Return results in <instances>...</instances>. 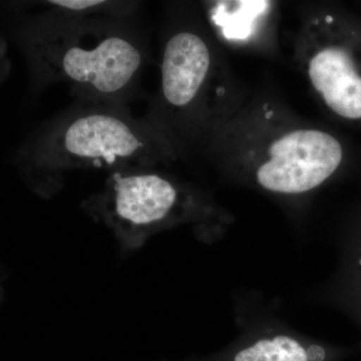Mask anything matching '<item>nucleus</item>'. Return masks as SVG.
<instances>
[{
  "label": "nucleus",
  "instance_id": "nucleus-9",
  "mask_svg": "<svg viewBox=\"0 0 361 361\" xmlns=\"http://www.w3.org/2000/svg\"><path fill=\"white\" fill-rule=\"evenodd\" d=\"M54 13L75 16H110L121 18L135 8V2L104 0H52L42 2Z\"/></svg>",
  "mask_w": 361,
  "mask_h": 361
},
{
  "label": "nucleus",
  "instance_id": "nucleus-2",
  "mask_svg": "<svg viewBox=\"0 0 361 361\" xmlns=\"http://www.w3.org/2000/svg\"><path fill=\"white\" fill-rule=\"evenodd\" d=\"M158 154V139L146 123L121 104L87 102L32 133L13 164L32 192L49 198L68 171L151 168Z\"/></svg>",
  "mask_w": 361,
  "mask_h": 361
},
{
  "label": "nucleus",
  "instance_id": "nucleus-3",
  "mask_svg": "<svg viewBox=\"0 0 361 361\" xmlns=\"http://www.w3.org/2000/svg\"><path fill=\"white\" fill-rule=\"evenodd\" d=\"M82 207L110 230L122 255L135 253L157 233L193 217L195 210L186 190L151 168L111 173L103 189Z\"/></svg>",
  "mask_w": 361,
  "mask_h": 361
},
{
  "label": "nucleus",
  "instance_id": "nucleus-6",
  "mask_svg": "<svg viewBox=\"0 0 361 361\" xmlns=\"http://www.w3.org/2000/svg\"><path fill=\"white\" fill-rule=\"evenodd\" d=\"M307 73L330 110L349 120L361 118V75L345 47L329 45L316 51Z\"/></svg>",
  "mask_w": 361,
  "mask_h": 361
},
{
  "label": "nucleus",
  "instance_id": "nucleus-4",
  "mask_svg": "<svg viewBox=\"0 0 361 361\" xmlns=\"http://www.w3.org/2000/svg\"><path fill=\"white\" fill-rule=\"evenodd\" d=\"M342 157L341 142L329 133L292 130L270 145L268 158L256 170V180L272 193L305 194L334 175Z\"/></svg>",
  "mask_w": 361,
  "mask_h": 361
},
{
  "label": "nucleus",
  "instance_id": "nucleus-8",
  "mask_svg": "<svg viewBox=\"0 0 361 361\" xmlns=\"http://www.w3.org/2000/svg\"><path fill=\"white\" fill-rule=\"evenodd\" d=\"M268 1H218L210 11L214 25L226 39L244 40L255 30L259 18L269 8Z\"/></svg>",
  "mask_w": 361,
  "mask_h": 361
},
{
  "label": "nucleus",
  "instance_id": "nucleus-1",
  "mask_svg": "<svg viewBox=\"0 0 361 361\" xmlns=\"http://www.w3.org/2000/svg\"><path fill=\"white\" fill-rule=\"evenodd\" d=\"M118 20L51 11L20 21L13 37L35 84L63 82L87 102L121 104L137 84L145 52Z\"/></svg>",
  "mask_w": 361,
  "mask_h": 361
},
{
  "label": "nucleus",
  "instance_id": "nucleus-5",
  "mask_svg": "<svg viewBox=\"0 0 361 361\" xmlns=\"http://www.w3.org/2000/svg\"><path fill=\"white\" fill-rule=\"evenodd\" d=\"M211 68L205 39L192 30H180L168 39L161 66V94L171 108L184 110L200 96Z\"/></svg>",
  "mask_w": 361,
  "mask_h": 361
},
{
  "label": "nucleus",
  "instance_id": "nucleus-10",
  "mask_svg": "<svg viewBox=\"0 0 361 361\" xmlns=\"http://www.w3.org/2000/svg\"><path fill=\"white\" fill-rule=\"evenodd\" d=\"M7 279V271L6 268L0 266V304L4 302L6 297V281Z\"/></svg>",
  "mask_w": 361,
  "mask_h": 361
},
{
  "label": "nucleus",
  "instance_id": "nucleus-7",
  "mask_svg": "<svg viewBox=\"0 0 361 361\" xmlns=\"http://www.w3.org/2000/svg\"><path fill=\"white\" fill-rule=\"evenodd\" d=\"M322 344L290 332L267 330L252 334L206 357L185 361H332Z\"/></svg>",
  "mask_w": 361,
  "mask_h": 361
}]
</instances>
